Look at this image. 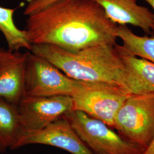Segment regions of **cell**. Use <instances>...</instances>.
I'll return each instance as SVG.
<instances>
[{
  "mask_svg": "<svg viewBox=\"0 0 154 154\" xmlns=\"http://www.w3.org/2000/svg\"><path fill=\"white\" fill-rule=\"evenodd\" d=\"M32 45H51L70 52L116 44L118 25L93 0H55L28 16Z\"/></svg>",
  "mask_w": 154,
  "mask_h": 154,
  "instance_id": "cell-1",
  "label": "cell"
},
{
  "mask_svg": "<svg viewBox=\"0 0 154 154\" xmlns=\"http://www.w3.org/2000/svg\"><path fill=\"white\" fill-rule=\"evenodd\" d=\"M116 45H98L77 52L51 45H32L30 52L49 61L74 80L107 83L126 90V69Z\"/></svg>",
  "mask_w": 154,
  "mask_h": 154,
  "instance_id": "cell-2",
  "label": "cell"
},
{
  "mask_svg": "<svg viewBox=\"0 0 154 154\" xmlns=\"http://www.w3.org/2000/svg\"><path fill=\"white\" fill-rule=\"evenodd\" d=\"M114 129L127 142L147 149L154 139V93L131 94L116 113Z\"/></svg>",
  "mask_w": 154,
  "mask_h": 154,
  "instance_id": "cell-3",
  "label": "cell"
},
{
  "mask_svg": "<svg viewBox=\"0 0 154 154\" xmlns=\"http://www.w3.org/2000/svg\"><path fill=\"white\" fill-rule=\"evenodd\" d=\"M78 81L71 96L73 110L82 111L114 128L116 113L131 94L110 83Z\"/></svg>",
  "mask_w": 154,
  "mask_h": 154,
  "instance_id": "cell-4",
  "label": "cell"
},
{
  "mask_svg": "<svg viewBox=\"0 0 154 154\" xmlns=\"http://www.w3.org/2000/svg\"><path fill=\"white\" fill-rule=\"evenodd\" d=\"M63 117L94 154H143L145 151L122 138L104 122L82 111L72 110Z\"/></svg>",
  "mask_w": 154,
  "mask_h": 154,
  "instance_id": "cell-5",
  "label": "cell"
},
{
  "mask_svg": "<svg viewBox=\"0 0 154 154\" xmlns=\"http://www.w3.org/2000/svg\"><path fill=\"white\" fill-rule=\"evenodd\" d=\"M78 81L72 79L50 62L29 52L25 70V96H72Z\"/></svg>",
  "mask_w": 154,
  "mask_h": 154,
  "instance_id": "cell-6",
  "label": "cell"
},
{
  "mask_svg": "<svg viewBox=\"0 0 154 154\" xmlns=\"http://www.w3.org/2000/svg\"><path fill=\"white\" fill-rule=\"evenodd\" d=\"M17 106L23 134L42 130L73 110L69 95L25 96Z\"/></svg>",
  "mask_w": 154,
  "mask_h": 154,
  "instance_id": "cell-7",
  "label": "cell"
},
{
  "mask_svg": "<svg viewBox=\"0 0 154 154\" xmlns=\"http://www.w3.org/2000/svg\"><path fill=\"white\" fill-rule=\"evenodd\" d=\"M30 144L54 146L72 154H94L64 117L42 130L23 134L17 144L16 149Z\"/></svg>",
  "mask_w": 154,
  "mask_h": 154,
  "instance_id": "cell-8",
  "label": "cell"
},
{
  "mask_svg": "<svg viewBox=\"0 0 154 154\" xmlns=\"http://www.w3.org/2000/svg\"><path fill=\"white\" fill-rule=\"evenodd\" d=\"M29 53L0 49V98L17 105L25 96V70Z\"/></svg>",
  "mask_w": 154,
  "mask_h": 154,
  "instance_id": "cell-9",
  "label": "cell"
},
{
  "mask_svg": "<svg viewBox=\"0 0 154 154\" xmlns=\"http://www.w3.org/2000/svg\"><path fill=\"white\" fill-rule=\"evenodd\" d=\"M98 4L112 22L121 25L131 24L141 28L144 33L154 31V13L137 0H93Z\"/></svg>",
  "mask_w": 154,
  "mask_h": 154,
  "instance_id": "cell-10",
  "label": "cell"
},
{
  "mask_svg": "<svg viewBox=\"0 0 154 154\" xmlns=\"http://www.w3.org/2000/svg\"><path fill=\"white\" fill-rule=\"evenodd\" d=\"M116 47L125 66L127 90L131 94L154 93V63L128 54L121 45Z\"/></svg>",
  "mask_w": 154,
  "mask_h": 154,
  "instance_id": "cell-11",
  "label": "cell"
},
{
  "mask_svg": "<svg viewBox=\"0 0 154 154\" xmlns=\"http://www.w3.org/2000/svg\"><path fill=\"white\" fill-rule=\"evenodd\" d=\"M23 134L17 105L0 98V152L16 149Z\"/></svg>",
  "mask_w": 154,
  "mask_h": 154,
  "instance_id": "cell-12",
  "label": "cell"
},
{
  "mask_svg": "<svg viewBox=\"0 0 154 154\" xmlns=\"http://www.w3.org/2000/svg\"><path fill=\"white\" fill-rule=\"evenodd\" d=\"M117 37L121 39L122 48L128 54L146 59L154 63V34L139 36L126 25L118 26Z\"/></svg>",
  "mask_w": 154,
  "mask_h": 154,
  "instance_id": "cell-13",
  "label": "cell"
},
{
  "mask_svg": "<svg viewBox=\"0 0 154 154\" xmlns=\"http://www.w3.org/2000/svg\"><path fill=\"white\" fill-rule=\"evenodd\" d=\"M16 10L0 6V32L5 38L9 50L15 51L25 49L30 51L32 45L28 40L25 30L18 29L14 22Z\"/></svg>",
  "mask_w": 154,
  "mask_h": 154,
  "instance_id": "cell-14",
  "label": "cell"
},
{
  "mask_svg": "<svg viewBox=\"0 0 154 154\" xmlns=\"http://www.w3.org/2000/svg\"><path fill=\"white\" fill-rule=\"evenodd\" d=\"M143 154H154V139Z\"/></svg>",
  "mask_w": 154,
  "mask_h": 154,
  "instance_id": "cell-15",
  "label": "cell"
},
{
  "mask_svg": "<svg viewBox=\"0 0 154 154\" xmlns=\"http://www.w3.org/2000/svg\"><path fill=\"white\" fill-rule=\"evenodd\" d=\"M41 3L44 5H46L48 4H49L51 2H53V1H54L55 0H39Z\"/></svg>",
  "mask_w": 154,
  "mask_h": 154,
  "instance_id": "cell-16",
  "label": "cell"
},
{
  "mask_svg": "<svg viewBox=\"0 0 154 154\" xmlns=\"http://www.w3.org/2000/svg\"><path fill=\"white\" fill-rule=\"evenodd\" d=\"M145 1H147L149 4L152 6V8L154 10V0H145Z\"/></svg>",
  "mask_w": 154,
  "mask_h": 154,
  "instance_id": "cell-17",
  "label": "cell"
}]
</instances>
